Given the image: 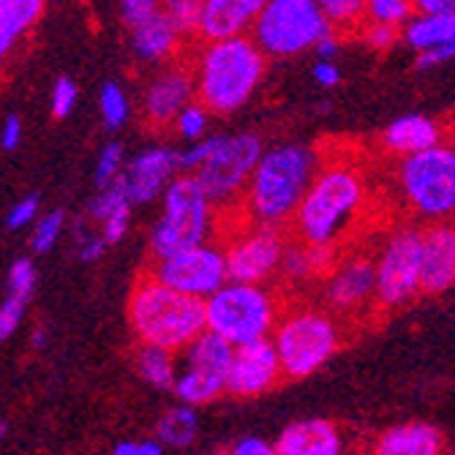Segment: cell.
<instances>
[{"label": "cell", "mask_w": 455, "mask_h": 455, "mask_svg": "<svg viewBox=\"0 0 455 455\" xmlns=\"http://www.w3.org/2000/svg\"><path fill=\"white\" fill-rule=\"evenodd\" d=\"M319 167L316 148L303 142H283L262 150L245 186L248 211L262 227L278 229V224L292 221Z\"/></svg>", "instance_id": "cell-1"}, {"label": "cell", "mask_w": 455, "mask_h": 455, "mask_svg": "<svg viewBox=\"0 0 455 455\" xmlns=\"http://www.w3.org/2000/svg\"><path fill=\"white\" fill-rule=\"evenodd\" d=\"M267 60L248 36L204 44L194 63V96L208 115L243 109L265 79Z\"/></svg>", "instance_id": "cell-2"}, {"label": "cell", "mask_w": 455, "mask_h": 455, "mask_svg": "<svg viewBox=\"0 0 455 455\" xmlns=\"http://www.w3.org/2000/svg\"><path fill=\"white\" fill-rule=\"evenodd\" d=\"M365 202L363 175L352 164H327L314 175L292 216L303 245H336Z\"/></svg>", "instance_id": "cell-3"}, {"label": "cell", "mask_w": 455, "mask_h": 455, "mask_svg": "<svg viewBox=\"0 0 455 455\" xmlns=\"http://www.w3.org/2000/svg\"><path fill=\"white\" fill-rule=\"evenodd\" d=\"M129 322L145 347L178 355L204 333V306L202 300L186 298L145 273L132 289Z\"/></svg>", "instance_id": "cell-4"}, {"label": "cell", "mask_w": 455, "mask_h": 455, "mask_svg": "<svg viewBox=\"0 0 455 455\" xmlns=\"http://www.w3.org/2000/svg\"><path fill=\"white\" fill-rule=\"evenodd\" d=\"M204 306V330L219 336L232 349L270 339L273 327L278 322L275 298L265 286L248 283H224L219 292H213Z\"/></svg>", "instance_id": "cell-5"}, {"label": "cell", "mask_w": 455, "mask_h": 455, "mask_svg": "<svg viewBox=\"0 0 455 455\" xmlns=\"http://www.w3.org/2000/svg\"><path fill=\"white\" fill-rule=\"evenodd\" d=\"M270 341L281 365V377L306 379L339 352L341 327L324 311L303 308L278 319Z\"/></svg>", "instance_id": "cell-6"}, {"label": "cell", "mask_w": 455, "mask_h": 455, "mask_svg": "<svg viewBox=\"0 0 455 455\" xmlns=\"http://www.w3.org/2000/svg\"><path fill=\"white\" fill-rule=\"evenodd\" d=\"M161 216L150 229V254L167 259L208 243L213 229V204L191 175H178L161 194Z\"/></svg>", "instance_id": "cell-7"}, {"label": "cell", "mask_w": 455, "mask_h": 455, "mask_svg": "<svg viewBox=\"0 0 455 455\" xmlns=\"http://www.w3.org/2000/svg\"><path fill=\"white\" fill-rule=\"evenodd\" d=\"M324 33H330V25L324 22L316 0H267L248 38L265 58H292L314 50Z\"/></svg>", "instance_id": "cell-8"}, {"label": "cell", "mask_w": 455, "mask_h": 455, "mask_svg": "<svg viewBox=\"0 0 455 455\" xmlns=\"http://www.w3.org/2000/svg\"><path fill=\"white\" fill-rule=\"evenodd\" d=\"M401 188L418 216L442 224L455 211V153L450 145L401 161Z\"/></svg>", "instance_id": "cell-9"}, {"label": "cell", "mask_w": 455, "mask_h": 455, "mask_svg": "<svg viewBox=\"0 0 455 455\" xmlns=\"http://www.w3.org/2000/svg\"><path fill=\"white\" fill-rule=\"evenodd\" d=\"M262 140L257 134L221 137L204 167L191 178L199 183L202 194L216 208H229L245 196V186L262 156Z\"/></svg>", "instance_id": "cell-10"}, {"label": "cell", "mask_w": 455, "mask_h": 455, "mask_svg": "<svg viewBox=\"0 0 455 455\" xmlns=\"http://www.w3.org/2000/svg\"><path fill=\"white\" fill-rule=\"evenodd\" d=\"M232 360V347L224 344L219 336L204 330L186 349L175 355V382L172 390L178 393L180 403L202 406L216 401L227 387V371Z\"/></svg>", "instance_id": "cell-11"}, {"label": "cell", "mask_w": 455, "mask_h": 455, "mask_svg": "<svg viewBox=\"0 0 455 455\" xmlns=\"http://www.w3.org/2000/svg\"><path fill=\"white\" fill-rule=\"evenodd\" d=\"M420 245L423 229L418 227H403L385 243L379 262H374V295L385 308L406 306L420 292Z\"/></svg>", "instance_id": "cell-12"}, {"label": "cell", "mask_w": 455, "mask_h": 455, "mask_svg": "<svg viewBox=\"0 0 455 455\" xmlns=\"http://www.w3.org/2000/svg\"><path fill=\"white\" fill-rule=\"evenodd\" d=\"M150 275L175 289V292L194 298V300H208L213 292L227 283V262H224V248L213 243H202L188 251H180L167 259H156L150 267Z\"/></svg>", "instance_id": "cell-13"}, {"label": "cell", "mask_w": 455, "mask_h": 455, "mask_svg": "<svg viewBox=\"0 0 455 455\" xmlns=\"http://www.w3.org/2000/svg\"><path fill=\"white\" fill-rule=\"evenodd\" d=\"M283 254V237L275 227L257 224L254 229L243 232L229 248H224L227 262V281L229 283H248L262 286L278 270Z\"/></svg>", "instance_id": "cell-14"}, {"label": "cell", "mask_w": 455, "mask_h": 455, "mask_svg": "<svg viewBox=\"0 0 455 455\" xmlns=\"http://www.w3.org/2000/svg\"><path fill=\"white\" fill-rule=\"evenodd\" d=\"M175 172H178L175 150L156 145V148L140 150L134 158L123 164L115 186L134 208V204H148V202L158 199L164 191H167V186L175 180Z\"/></svg>", "instance_id": "cell-15"}, {"label": "cell", "mask_w": 455, "mask_h": 455, "mask_svg": "<svg viewBox=\"0 0 455 455\" xmlns=\"http://www.w3.org/2000/svg\"><path fill=\"white\" fill-rule=\"evenodd\" d=\"M278 382H281V365L270 339L232 349L224 393H232L237 398H251L273 390Z\"/></svg>", "instance_id": "cell-16"}, {"label": "cell", "mask_w": 455, "mask_h": 455, "mask_svg": "<svg viewBox=\"0 0 455 455\" xmlns=\"http://www.w3.org/2000/svg\"><path fill=\"white\" fill-rule=\"evenodd\" d=\"M194 101V76L186 66H172L161 71L145 91L142 112L150 126H167L175 123L183 107Z\"/></svg>", "instance_id": "cell-17"}, {"label": "cell", "mask_w": 455, "mask_h": 455, "mask_svg": "<svg viewBox=\"0 0 455 455\" xmlns=\"http://www.w3.org/2000/svg\"><path fill=\"white\" fill-rule=\"evenodd\" d=\"M455 281V232L450 224L423 229L420 245V292L442 295Z\"/></svg>", "instance_id": "cell-18"}, {"label": "cell", "mask_w": 455, "mask_h": 455, "mask_svg": "<svg viewBox=\"0 0 455 455\" xmlns=\"http://www.w3.org/2000/svg\"><path fill=\"white\" fill-rule=\"evenodd\" d=\"M265 0H202L199 36L204 44L240 38L251 30Z\"/></svg>", "instance_id": "cell-19"}, {"label": "cell", "mask_w": 455, "mask_h": 455, "mask_svg": "<svg viewBox=\"0 0 455 455\" xmlns=\"http://www.w3.org/2000/svg\"><path fill=\"white\" fill-rule=\"evenodd\" d=\"M377 286L374 262L365 257H352L341 267L330 273L327 281V303L341 314H355L371 303Z\"/></svg>", "instance_id": "cell-20"}, {"label": "cell", "mask_w": 455, "mask_h": 455, "mask_svg": "<svg viewBox=\"0 0 455 455\" xmlns=\"http://www.w3.org/2000/svg\"><path fill=\"white\" fill-rule=\"evenodd\" d=\"M273 447L275 455H341L344 439L336 423L308 418L289 423L278 434V442Z\"/></svg>", "instance_id": "cell-21"}, {"label": "cell", "mask_w": 455, "mask_h": 455, "mask_svg": "<svg viewBox=\"0 0 455 455\" xmlns=\"http://www.w3.org/2000/svg\"><path fill=\"white\" fill-rule=\"evenodd\" d=\"M385 148L403 158L444 145V126L428 115H401L385 129Z\"/></svg>", "instance_id": "cell-22"}, {"label": "cell", "mask_w": 455, "mask_h": 455, "mask_svg": "<svg viewBox=\"0 0 455 455\" xmlns=\"http://www.w3.org/2000/svg\"><path fill=\"white\" fill-rule=\"evenodd\" d=\"M444 436L431 423H401L387 428L374 447V455H442Z\"/></svg>", "instance_id": "cell-23"}, {"label": "cell", "mask_w": 455, "mask_h": 455, "mask_svg": "<svg viewBox=\"0 0 455 455\" xmlns=\"http://www.w3.org/2000/svg\"><path fill=\"white\" fill-rule=\"evenodd\" d=\"M129 38H132V52L145 63H161V60L172 58L178 50V41H180V36L172 30V25L167 22L161 9L142 25L132 28Z\"/></svg>", "instance_id": "cell-24"}, {"label": "cell", "mask_w": 455, "mask_h": 455, "mask_svg": "<svg viewBox=\"0 0 455 455\" xmlns=\"http://www.w3.org/2000/svg\"><path fill=\"white\" fill-rule=\"evenodd\" d=\"M44 14V0H0V66Z\"/></svg>", "instance_id": "cell-25"}, {"label": "cell", "mask_w": 455, "mask_h": 455, "mask_svg": "<svg viewBox=\"0 0 455 455\" xmlns=\"http://www.w3.org/2000/svg\"><path fill=\"white\" fill-rule=\"evenodd\" d=\"M403 38L418 52L455 44V14H444V17L411 14V20L403 25Z\"/></svg>", "instance_id": "cell-26"}, {"label": "cell", "mask_w": 455, "mask_h": 455, "mask_svg": "<svg viewBox=\"0 0 455 455\" xmlns=\"http://www.w3.org/2000/svg\"><path fill=\"white\" fill-rule=\"evenodd\" d=\"M199 434V415L194 406H186V403H178L172 406L170 411H164L158 426H156V442L164 447H188L194 444Z\"/></svg>", "instance_id": "cell-27"}, {"label": "cell", "mask_w": 455, "mask_h": 455, "mask_svg": "<svg viewBox=\"0 0 455 455\" xmlns=\"http://www.w3.org/2000/svg\"><path fill=\"white\" fill-rule=\"evenodd\" d=\"M137 371L140 377L153 385L156 390H172L175 382V355L167 349H158V347H140L134 355Z\"/></svg>", "instance_id": "cell-28"}, {"label": "cell", "mask_w": 455, "mask_h": 455, "mask_svg": "<svg viewBox=\"0 0 455 455\" xmlns=\"http://www.w3.org/2000/svg\"><path fill=\"white\" fill-rule=\"evenodd\" d=\"M319 12L324 17V22L330 25V30H352L360 28L365 20V4L363 0H322Z\"/></svg>", "instance_id": "cell-29"}, {"label": "cell", "mask_w": 455, "mask_h": 455, "mask_svg": "<svg viewBox=\"0 0 455 455\" xmlns=\"http://www.w3.org/2000/svg\"><path fill=\"white\" fill-rule=\"evenodd\" d=\"M99 107H101V117H104V126L109 132H117L126 126V120L132 115V104H129V96L123 91L115 79L104 82L101 88V96H99Z\"/></svg>", "instance_id": "cell-30"}, {"label": "cell", "mask_w": 455, "mask_h": 455, "mask_svg": "<svg viewBox=\"0 0 455 455\" xmlns=\"http://www.w3.org/2000/svg\"><path fill=\"white\" fill-rule=\"evenodd\" d=\"M411 14H415V6L409 0H368L365 4V22H377L393 30L406 25Z\"/></svg>", "instance_id": "cell-31"}, {"label": "cell", "mask_w": 455, "mask_h": 455, "mask_svg": "<svg viewBox=\"0 0 455 455\" xmlns=\"http://www.w3.org/2000/svg\"><path fill=\"white\" fill-rule=\"evenodd\" d=\"M161 12L178 36L199 33V14H202L199 0H164Z\"/></svg>", "instance_id": "cell-32"}, {"label": "cell", "mask_w": 455, "mask_h": 455, "mask_svg": "<svg viewBox=\"0 0 455 455\" xmlns=\"http://www.w3.org/2000/svg\"><path fill=\"white\" fill-rule=\"evenodd\" d=\"M219 140H221V137H204V140H199V142H194V145H188V148L175 150V170H178L180 175H194V172H199V170L204 167V161H208L211 153L216 150Z\"/></svg>", "instance_id": "cell-33"}, {"label": "cell", "mask_w": 455, "mask_h": 455, "mask_svg": "<svg viewBox=\"0 0 455 455\" xmlns=\"http://www.w3.org/2000/svg\"><path fill=\"white\" fill-rule=\"evenodd\" d=\"M208 120H211L208 109H204L202 104H196V101H191V104L183 107L180 115L175 117V132H178L186 142L194 145V142L204 140V132H208Z\"/></svg>", "instance_id": "cell-34"}, {"label": "cell", "mask_w": 455, "mask_h": 455, "mask_svg": "<svg viewBox=\"0 0 455 455\" xmlns=\"http://www.w3.org/2000/svg\"><path fill=\"white\" fill-rule=\"evenodd\" d=\"M278 270H281L286 278H292V281L311 278V275H314V267H311L308 245H303V243H298V245H283V254H281Z\"/></svg>", "instance_id": "cell-35"}, {"label": "cell", "mask_w": 455, "mask_h": 455, "mask_svg": "<svg viewBox=\"0 0 455 455\" xmlns=\"http://www.w3.org/2000/svg\"><path fill=\"white\" fill-rule=\"evenodd\" d=\"M123 164H126V150H123L120 142H109L104 145L101 156H99V164H96V186L99 188H107L117 180Z\"/></svg>", "instance_id": "cell-36"}, {"label": "cell", "mask_w": 455, "mask_h": 455, "mask_svg": "<svg viewBox=\"0 0 455 455\" xmlns=\"http://www.w3.org/2000/svg\"><path fill=\"white\" fill-rule=\"evenodd\" d=\"M63 227H66L63 211H52L44 219H38V224L33 229V248H36V251L38 254H47L50 248L58 243V237L63 235Z\"/></svg>", "instance_id": "cell-37"}, {"label": "cell", "mask_w": 455, "mask_h": 455, "mask_svg": "<svg viewBox=\"0 0 455 455\" xmlns=\"http://www.w3.org/2000/svg\"><path fill=\"white\" fill-rule=\"evenodd\" d=\"M120 208H132V204L126 202V196L120 194V188L112 183V186H107V188H101L93 199H91V204H88V213H91V219L93 221H104V219H109L115 211H120Z\"/></svg>", "instance_id": "cell-38"}, {"label": "cell", "mask_w": 455, "mask_h": 455, "mask_svg": "<svg viewBox=\"0 0 455 455\" xmlns=\"http://www.w3.org/2000/svg\"><path fill=\"white\" fill-rule=\"evenodd\" d=\"M36 286V267L28 257L17 259L9 270V295H17L22 300H30Z\"/></svg>", "instance_id": "cell-39"}, {"label": "cell", "mask_w": 455, "mask_h": 455, "mask_svg": "<svg viewBox=\"0 0 455 455\" xmlns=\"http://www.w3.org/2000/svg\"><path fill=\"white\" fill-rule=\"evenodd\" d=\"M158 9H161L158 0H123V4H120V20L132 30V28L142 25L145 20H150Z\"/></svg>", "instance_id": "cell-40"}, {"label": "cell", "mask_w": 455, "mask_h": 455, "mask_svg": "<svg viewBox=\"0 0 455 455\" xmlns=\"http://www.w3.org/2000/svg\"><path fill=\"white\" fill-rule=\"evenodd\" d=\"M74 232H76L79 259H82V262H96V259L107 251V243L101 240V235H99V232H91V229H88L85 224H82V221H76Z\"/></svg>", "instance_id": "cell-41"}, {"label": "cell", "mask_w": 455, "mask_h": 455, "mask_svg": "<svg viewBox=\"0 0 455 455\" xmlns=\"http://www.w3.org/2000/svg\"><path fill=\"white\" fill-rule=\"evenodd\" d=\"M129 227H132V208H120V211H115L109 219H104L101 221V240L107 243V248L109 245H115V243H120L123 237L129 235Z\"/></svg>", "instance_id": "cell-42"}, {"label": "cell", "mask_w": 455, "mask_h": 455, "mask_svg": "<svg viewBox=\"0 0 455 455\" xmlns=\"http://www.w3.org/2000/svg\"><path fill=\"white\" fill-rule=\"evenodd\" d=\"M25 306H28V300H22L17 295H9L4 300V306H0V344H4L17 330V324L22 322Z\"/></svg>", "instance_id": "cell-43"}, {"label": "cell", "mask_w": 455, "mask_h": 455, "mask_svg": "<svg viewBox=\"0 0 455 455\" xmlns=\"http://www.w3.org/2000/svg\"><path fill=\"white\" fill-rule=\"evenodd\" d=\"M74 104H76V85L74 79L68 76H60L52 88V115L55 117H68L74 112Z\"/></svg>", "instance_id": "cell-44"}, {"label": "cell", "mask_w": 455, "mask_h": 455, "mask_svg": "<svg viewBox=\"0 0 455 455\" xmlns=\"http://www.w3.org/2000/svg\"><path fill=\"white\" fill-rule=\"evenodd\" d=\"M360 36L368 47H374V50H390L395 44V38L398 33L393 28H385V25H377V22H365L360 25Z\"/></svg>", "instance_id": "cell-45"}, {"label": "cell", "mask_w": 455, "mask_h": 455, "mask_svg": "<svg viewBox=\"0 0 455 455\" xmlns=\"http://www.w3.org/2000/svg\"><path fill=\"white\" fill-rule=\"evenodd\" d=\"M36 213H38V196L36 194H28L25 199H20L14 208H12L6 224H9V229H25L36 219Z\"/></svg>", "instance_id": "cell-46"}, {"label": "cell", "mask_w": 455, "mask_h": 455, "mask_svg": "<svg viewBox=\"0 0 455 455\" xmlns=\"http://www.w3.org/2000/svg\"><path fill=\"white\" fill-rule=\"evenodd\" d=\"M452 52H455V44H447V47H434V50L418 52L415 68H418V71H431V68H439V66H444L447 60H452Z\"/></svg>", "instance_id": "cell-47"}, {"label": "cell", "mask_w": 455, "mask_h": 455, "mask_svg": "<svg viewBox=\"0 0 455 455\" xmlns=\"http://www.w3.org/2000/svg\"><path fill=\"white\" fill-rule=\"evenodd\" d=\"M227 452L229 455H275V447L267 439H259V436H243Z\"/></svg>", "instance_id": "cell-48"}, {"label": "cell", "mask_w": 455, "mask_h": 455, "mask_svg": "<svg viewBox=\"0 0 455 455\" xmlns=\"http://www.w3.org/2000/svg\"><path fill=\"white\" fill-rule=\"evenodd\" d=\"M22 142V123L17 115H9L4 120V129H0V148L4 150H17Z\"/></svg>", "instance_id": "cell-49"}, {"label": "cell", "mask_w": 455, "mask_h": 455, "mask_svg": "<svg viewBox=\"0 0 455 455\" xmlns=\"http://www.w3.org/2000/svg\"><path fill=\"white\" fill-rule=\"evenodd\" d=\"M339 50H341V36L339 33H324L316 44H314V52H316V58L319 60H324V63H333L336 60V55H339Z\"/></svg>", "instance_id": "cell-50"}, {"label": "cell", "mask_w": 455, "mask_h": 455, "mask_svg": "<svg viewBox=\"0 0 455 455\" xmlns=\"http://www.w3.org/2000/svg\"><path fill=\"white\" fill-rule=\"evenodd\" d=\"M311 76L319 82L322 88H333V85H339V82H341V68H339L336 63H324V60H319V63H314Z\"/></svg>", "instance_id": "cell-51"}, {"label": "cell", "mask_w": 455, "mask_h": 455, "mask_svg": "<svg viewBox=\"0 0 455 455\" xmlns=\"http://www.w3.org/2000/svg\"><path fill=\"white\" fill-rule=\"evenodd\" d=\"M415 6V14H426V17H444V14H455V4L452 0H420Z\"/></svg>", "instance_id": "cell-52"}, {"label": "cell", "mask_w": 455, "mask_h": 455, "mask_svg": "<svg viewBox=\"0 0 455 455\" xmlns=\"http://www.w3.org/2000/svg\"><path fill=\"white\" fill-rule=\"evenodd\" d=\"M161 452H164V447L158 442H153V439L137 442V447H134V455H161Z\"/></svg>", "instance_id": "cell-53"}, {"label": "cell", "mask_w": 455, "mask_h": 455, "mask_svg": "<svg viewBox=\"0 0 455 455\" xmlns=\"http://www.w3.org/2000/svg\"><path fill=\"white\" fill-rule=\"evenodd\" d=\"M134 447H137V442H117L112 447V455H134Z\"/></svg>", "instance_id": "cell-54"}, {"label": "cell", "mask_w": 455, "mask_h": 455, "mask_svg": "<svg viewBox=\"0 0 455 455\" xmlns=\"http://www.w3.org/2000/svg\"><path fill=\"white\" fill-rule=\"evenodd\" d=\"M33 344H36V347H41V344H44V327H38V330H36V336H33Z\"/></svg>", "instance_id": "cell-55"}, {"label": "cell", "mask_w": 455, "mask_h": 455, "mask_svg": "<svg viewBox=\"0 0 455 455\" xmlns=\"http://www.w3.org/2000/svg\"><path fill=\"white\" fill-rule=\"evenodd\" d=\"M6 431H9V426H6L4 420H0V439H4V436H6Z\"/></svg>", "instance_id": "cell-56"}]
</instances>
